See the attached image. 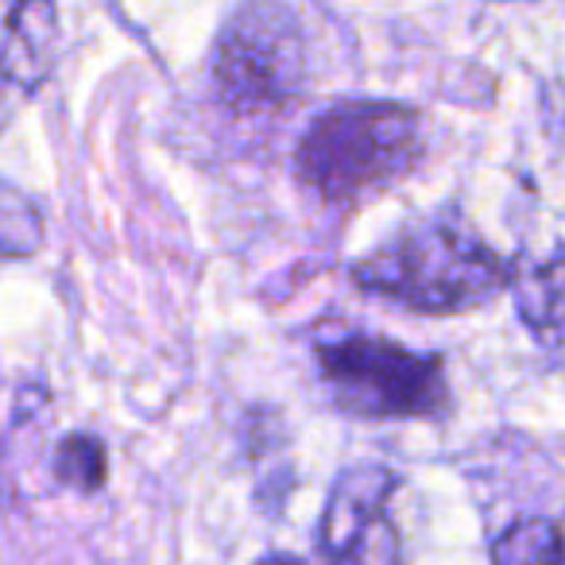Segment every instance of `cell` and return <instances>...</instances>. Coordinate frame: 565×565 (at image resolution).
Listing matches in <instances>:
<instances>
[{"mask_svg": "<svg viewBox=\"0 0 565 565\" xmlns=\"http://www.w3.org/2000/svg\"><path fill=\"white\" fill-rule=\"evenodd\" d=\"M557 531H562V554H565V523H562V526H557Z\"/></svg>", "mask_w": 565, "mask_h": 565, "instance_id": "cell-9", "label": "cell"}, {"mask_svg": "<svg viewBox=\"0 0 565 565\" xmlns=\"http://www.w3.org/2000/svg\"><path fill=\"white\" fill-rule=\"evenodd\" d=\"M492 557L503 565H539V562H565L562 554V531L546 519H523L508 526L500 542L492 546Z\"/></svg>", "mask_w": 565, "mask_h": 565, "instance_id": "cell-7", "label": "cell"}, {"mask_svg": "<svg viewBox=\"0 0 565 565\" xmlns=\"http://www.w3.org/2000/svg\"><path fill=\"white\" fill-rule=\"evenodd\" d=\"M423 156L418 113L395 102H341L307 128L299 143V179L326 202H349L384 190Z\"/></svg>", "mask_w": 565, "mask_h": 565, "instance_id": "cell-2", "label": "cell"}, {"mask_svg": "<svg viewBox=\"0 0 565 565\" xmlns=\"http://www.w3.org/2000/svg\"><path fill=\"white\" fill-rule=\"evenodd\" d=\"M395 472L384 465H356L333 484L322 515V554L341 562H395L399 542L387 523V495Z\"/></svg>", "mask_w": 565, "mask_h": 565, "instance_id": "cell-5", "label": "cell"}, {"mask_svg": "<svg viewBox=\"0 0 565 565\" xmlns=\"http://www.w3.org/2000/svg\"><path fill=\"white\" fill-rule=\"evenodd\" d=\"M523 322L539 338H554L565 326V252H557L546 267H523L515 279Z\"/></svg>", "mask_w": 565, "mask_h": 565, "instance_id": "cell-6", "label": "cell"}, {"mask_svg": "<svg viewBox=\"0 0 565 565\" xmlns=\"http://www.w3.org/2000/svg\"><path fill=\"white\" fill-rule=\"evenodd\" d=\"M213 86L241 117L279 113L302 86V32L279 0H244L217 40Z\"/></svg>", "mask_w": 565, "mask_h": 565, "instance_id": "cell-3", "label": "cell"}, {"mask_svg": "<svg viewBox=\"0 0 565 565\" xmlns=\"http://www.w3.org/2000/svg\"><path fill=\"white\" fill-rule=\"evenodd\" d=\"M105 472H109V457L105 446L89 434H71V438L58 441L55 449V477L66 488H78V492H97L105 484Z\"/></svg>", "mask_w": 565, "mask_h": 565, "instance_id": "cell-8", "label": "cell"}, {"mask_svg": "<svg viewBox=\"0 0 565 565\" xmlns=\"http://www.w3.org/2000/svg\"><path fill=\"white\" fill-rule=\"evenodd\" d=\"M318 364L338 403L364 418H426L449 403L441 356L411 353L387 338H353L318 345Z\"/></svg>", "mask_w": 565, "mask_h": 565, "instance_id": "cell-4", "label": "cell"}, {"mask_svg": "<svg viewBox=\"0 0 565 565\" xmlns=\"http://www.w3.org/2000/svg\"><path fill=\"white\" fill-rule=\"evenodd\" d=\"M364 291H376L423 315H461L484 307L511 271L488 244L457 225H415L353 267Z\"/></svg>", "mask_w": 565, "mask_h": 565, "instance_id": "cell-1", "label": "cell"}]
</instances>
